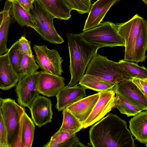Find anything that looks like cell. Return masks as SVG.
I'll list each match as a JSON object with an SVG mask.
<instances>
[{"mask_svg":"<svg viewBox=\"0 0 147 147\" xmlns=\"http://www.w3.org/2000/svg\"><path fill=\"white\" fill-rule=\"evenodd\" d=\"M127 123L116 115L110 113L90 128L89 138L94 147H135Z\"/></svg>","mask_w":147,"mask_h":147,"instance_id":"6da1fadb","label":"cell"},{"mask_svg":"<svg viewBox=\"0 0 147 147\" xmlns=\"http://www.w3.org/2000/svg\"><path fill=\"white\" fill-rule=\"evenodd\" d=\"M70 57L69 71L71 80L67 86L78 84L92 59L101 46L90 42L81 33L66 34Z\"/></svg>","mask_w":147,"mask_h":147,"instance_id":"7a4b0ae2","label":"cell"},{"mask_svg":"<svg viewBox=\"0 0 147 147\" xmlns=\"http://www.w3.org/2000/svg\"><path fill=\"white\" fill-rule=\"evenodd\" d=\"M23 107L11 98H0V113L6 127L9 147H23L21 134Z\"/></svg>","mask_w":147,"mask_h":147,"instance_id":"3957f363","label":"cell"},{"mask_svg":"<svg viewBox=\"0 0 147 147\" xmlns=\"http://www.w3.org/2000/svg\"><path fill=\"white\" fill-rule=\"evenodd\" d=\"M85 74L115 85L131 78L119 62L110 60L98 53L88 64Z\"/></svg>","mask_w":147,"mask_h":147,"instance_id":"277c9868","label":"cell"},{"mask_svg":"<svg viewBox=\"0 0 147 147\" xmlns=\"http://www.w3.org/2000/svg\"><path fill=\"white\" fill-rule=\"evenodd\" d=\"M81 34L88 42L102 47L125 46V40L119 33L116 25L111 22L100 23Z\"/></svg>","mask_w":147,"mask_h":147,"instance_id":"5b68a950","label":"cell"},{"mask_svg":"<svg viewBox=\"0 0 147 147\" xmlns=\"http://www.w3.org/2000/svg\"><path fill=\"white\" fill-rule=\"evenodd\" d=\"M34 8L30 12L36 23V31L44 40L51 43L61 44L64 40L57 32L53 20L55 17L35 0Z\"/></svg>","mask_w":147,"mask_h":147,"instance_id":"8992f818","label":"cell"},{"mask_svg":"<svg viewBox=\"0 0 147 147\" xmlns=\"http://www.w3.org/2000/svg\"><path fill=\"white\" fill-rule=\"evenodd\" d=\"M33 49L35 54V60L42 71L61 76L63 72L62 57L55 49H49L47 46L34 45Z\"/></svg>","mask_w":147,"mask_h":147,"instance_id":"52a82bcc","label":"cell"},{"mask_svg":"<svg viewBox=\"0 0 147 147\" xmlns=\"http://www.w3.org/2000/svg\"><path fill=\"white\" fill-rule=\"evenodd\" d=\"M144 20L137 14L127 21L116 25L119 33L125 41L124 60L132 62L134 44Z\"/></svg>","mask_w":147,"mask_h":147,"instance_id":"ba28073f","label":"cell"},{"mask_svg":"<svg viewBox=\"0 0 147 147\" xmlns=\"http://www.w3.org/2000/svg\"><path fill=\"white\" fill-rule=\"evenodd\" d=\"M38 72L20 79L16 86L18 102L22 107L29 108L40 94L37 87Z\"/></svg>","mask_w":147,"mask_h":147,"instance_id":"9c48e42d","label":"cell"},{"mask_svg":"<svg viewBox=\"0 0 147 147\" xmlns=\"http://www.w3.org/2000/svg\"><path fill=\"white\" fill-rule=\"evenodd\" d=\"M99 97L92 112L85 122L84 128L94 124L102 119L113 108L116 103V93L113 91L99 92Z\"/></svg>","mask_w":147,"mask_h":147,"instance_id":"30bf717a","label":"cell"},{"mask_svg":"<svg viewBox=\"0 0 147 147\" xmlns=\"http://www.w3.org/2000/svg\"><path fill=\"white\" fill-rule=\"evenodd\" d=\"M65 86V78L61 76L38 72L37 87L40 94L48 97L56 96Z\"/></svg>","mask_w":147,"mask_h":147,"instance_id":"8fae6325","label":"cell"},{"mask_svg":"<svg viewBox=\"0 0 147 147\" xmlns=\"http://www.w3.org/2000/svg\"><path fill=\"white\" fill-rule=\"evenodd\" d=\"M51 100L47 97L38 95L29 108L35 124L40 127L52 121L53 113Z\"/></svg>","mask_w":147,"mask_h":147,"instance_id":"7c38bea8","label":"cell"},{"mask_svg":"<svg viewBox=\"0 0 147 147\" xmlns=\"http://www.w3.org/2000/svg\"><path fill=\"white\" fill-rule=\"evenodd\" d=\"M115 92L143 110H147V100L144 95L130 78L118 84Z\"/></svg>","mask_w":147,"mask_h":147,"instance_id":"4fadbf2b","label":"cell"},{"mask_svg":"<svg viewBox=\"0 0 147 147\" xmlns=\"http://www.w3.org/2000/svg\"><path fill=\"white\" fill-rule=\"evenodd\" d=\"M121 0H98L91 5L83 31L93 28L102 21L106 14L113 5Z\"/></svg>","mask_w":147,"mask_h":147,"instance_id":"5bb4252c","label":"cell"},{"mask_svg":"<svg viewBox=\"0 0 147 147\" xmlns=\"http://www.w3.org/2000/svg\"><path fill=\"white\" fill-rule=\"evenodd\" d=\"M77 84L64 87L56 96L57 102L55 107L59 111L87 96L85 88Z\"/></svg>","mask_w":147,"mask_h":147,"instance_id":"9a60e30c","label":"cell"},{"mask_svg":"<svg viewBox=\"0 0 147 147\" xmlns=\"http://www.w3.org/2000/svg\"><path fill=\"white\" fill-rule=\"evenodd\" d=\"M98 93L85 97L67 106L71 112L83 125L92 112L99 97Z\"/></svg>","mask_w":147,"mask_h":147,"instance_id":"2e32d148","label":"cell"},{"mask_svg":"<svg viewBox=\"0 0 147 147\" xmlns=\"http://www.w3.org/2000/svg\"><path fill=\"white\" fill-rule=\"evenodd\" d=\"M20 80L12 67L7 52L0 55V88L8 90L16 86Z\"/></svg>","mask_w":147,"mask_h":147,"instance_id":"e0dca14e","label":"cell"},{"mask_svg":"<svg viewBox=\"0 0 147 147\" xmlns=\"http://www.w3.org/2000/svg\"><path fill=\"white\" fill-rule=\"evenodd\" d=\"M55 18L68 20L72 10L63 0H35Z\"/></svg>","mask_w":147,"mask_h":147,"instance_id":"ac0fdd59","label":"cell"},{"mask_svg":"<svg viewBox=\"0 0 147 147\" xmlns=\"http://www.w3.org/2000/svg\"><path fill=\"white\" fill-rule=\"evenodd\" d=\"M132 135L140 142L147 143V110L141 112L129 121Z\"/></svg>","mask_w":147,"mask_h":147,"instance_id":"d6986e66","label":"cell"},{"mask_svg":"<svg viewBox=\"0 0 147 147\" xmlns=\"http://www.w3.org/2000/svg\"><path fill=\"white\" fill-rule=\"evenodd\" d=\"M147 50V20H144L136 41L132 54V62L145 61Z\"/></svg>","mask_w":147,"mask_h":147,"instance_id":"ffe728a7","label":"cell"},{"mask_svg":"<svg viewBox=\"0 0 147 147\" xmlns=\"http://www.w3.org/2000/svg\"><path fill=\"white\" fill-rule=\"evenodd\" d=\"M11 15L13 18L22 27H30L36 30V22L30 11L22 7L16 1L12 2Z\"/></svg>","mask_w":147,"mask_h":147,"instance_id":"44dd1931","label":"cell"},{"mask_svg":"<svg viewBox=\"0 0 147 147\" xmlns=\"http://www.w3.org/2000/svg\"><path fill=\"white\" fill-rule=\"evenodd\" d=\"M78 84L86 89H89L98 92L113 91L115 92L117 85L102 80L94 76L85 74Z\"/></svg>","mask_w":147,"mask_h":147,"instance_id":"7402d4cb","label":"cell"},{"mask_svg":"<svg viewBox=\"0 0 147 147\" xmlns=\"http://www.w3.org/2000/svg\"><path fill=\"white\" fill-rule=\"evenodd\" d=\"M35 125L33 121L25 111L23 116L21 140L23 147H31L34 140Z\"/></svg>","mask_w":147,"mask_h":147,"instance_id":"603a6c76","label":"cell"},{"mask_svg":"<svg viewBox=\"0 0 147 147\" xmlns=\"http://www.w3.org/2000/svg\"><path fill=\"white\" fill-rule=\"evenodd\" d=\"M115 108L121 113L126 115L127 117L134 116L143 110L128 101L118 93H116Z\"/></svg>","mask_w":147,"mask_h":147,"instance_id":"cb8c5ba5","label":"cell"},{"mask_svg":"<svg viewBox=\"0 0 147 147\" xmlns=\"http://www.w3.org/2000/svg\"><path fill=\"white\" fill-rule=\"evenodd\" d=\"M122 68L131 78H147V69L144 66H140L134 62L120 60L119 62Z\"/></svg>","mask_w":147,"mask_h":147,"instance_id":"d4e9b609","label":"cell"},{"mask_svg":"<svg viewBox=\"0 0 147 147\" xmlns=\"http://www.w3.org/2000/svg\"><path fill=\"white\" fill-rule=\"evenodd\" d=\"M36 62L34 56L23 55L19 75L20 79L38 72L40 67Z\"/></svg>","mask_w":147,"mask_h":147,"instance_id":"484cf974","label":"cell"},{"mask_svg":"<svg viewBox=\"0 0 147 147\" xmlns=\"http://www.w3.org/2000/svg\"><path fill=\"white\" fill-rule=\"evenodd\" d=\"M63 118L60 128L75 131L77 132L84 128L83 125L66 108L63 110Z\"/></svg>","mask_w":147,"mask_h":147,"instance_id":"4316f807","label":"cell"},{"mask_svg":"<svg viewBox=\"0 0 147 147\" xmlns=\"http://www.w3.org/2000/svg\"><path fill=\"white\" fill-rule=\"evenodd\" d=\"M10 61L13 69L19 75L21 64L23 54L18 40L14 42L7 52Z\"/></svg>","mask_w":147,"mask_h":147,"instance_id":"83f0119b","label":"cell"},{"mask_svg":"<svg viewBox=\"0 0 147 147\" xmlns=\"http://www.w3.org/2000/svg\"><path fill=\"white\" fill-rule=\"evenodd\" d=\"M77 133L74 130L60 128L51 137L50 141L43 146L56 147L57 145L67 140Z\"/></svg>","mask_w":147,"mask_h":147,"instance_id":"f1b7e54d","label":"cell"},{"mask_svg":"<svg viewBox=\"0 0 147 147\" xmlns=\"http://www.w3.org/2000/svg\"><path fill=\"white\" fill-rule=\"evenodd\" d=\"M12 18L10 16L0 26V55L7 53L8 35L10 25L12 23Z\"/></svg>","mask_w":147,"mask_h":147,"instance_id":"f546056e","label":"cell"},{"mask_svg":"<svg viewBox=\"0 0 147 147\" xmlns=\"http://www.w3.org/2000/svg\"><path fill=\"white\" fill-rule=\"evenodd\" d=\"M72 10L83 14L89 12L91 5V0H63Z\"/></svg>","mask_w":147,"mask_h":147,"instance_id":"4dcf8cb0","label":"cell"},{"mask_svg":"<svg viewBox=\"0 0 147 147\" xmlns=\"http://www.w3.org/2000/svg\"><path fill=\"white\" fill-rule=\"evenodd\" d=\"M0 147H9L7 132L3 118L0 113Z\"/></svg>","mask_w":147,"mask_h":147,"instance_id":"1f68e13d","label":"cell"},{"mask_svg":"<svg viewBox=\"0 0 147 147\" xmlns=\"http://www.w3.org/2000/svg\"><path fill=\"white\" fill-rule=\"evenodd\" d=\"M21 51L24 55L30 57L34 56L31 50L30 42L24 36H22L18 40Z\"/></svg>","mask_w":147,"mask_h":147,"instance_id":"d6a6232c","label":"cell"},{"mask_svg":"<svg viewBox=\"0 0 147 147\" xmlns=\"http://www.w3.org/2000/svg\"><path fill=\"white\" fill-rule=\"evenodd\" d=\"M81 142L75 134L66 141L58 145L56 147H87Z\"/></svg>","mask_w":147,"mask_h":147,"instance_id":"836d02e7","label":"cell"},{"mask_svg":"<svg viewBox=\"0 0 147 147\" xmlns=\"http://www.w3.org/2000/svg\"><path fill=\"white\" fill-rule=\"evenodd\" d=\"M130 79L141 90L147 100V78H131Z\"/></svg>","mask_w":147,"mask_h":147,"instance_id":"e575fe53","label":"cell"},{"mask_svg":"<svg viewBox=\"0 0 147 147\" xmlns=\"http://www.w3.org/2000/svg\"><path fill=\"white\" fill-rule=\"evenodd\" d=\"M12 2L7 1H5L3 10L0 13V24L5 21L10 16V11L12 7Z\"/></svg>","mask_w":147,"mask_h":147,"instance_id":"d590c367","label":"cell"},{"mask_svg":"<svg viewBox=\"0 0 147 147\" xmlns=\"http://www.w3.org/2000/svg\"><path fill=\"white\" fill-rule=\"evenodd\" d=\"M24 8L30 11L34 7L33 3L30 0H16Z\"/></svg>","mask_w":147,"mask_h":147,"instance_id":"8d00e7d4","label":"cell"},{"mask_svg":"<svg viewBox=\"0 0 147 147\" xmlns=\"http://www.w3.org/2000/svg\"><path fill=\"white\" fill-rule=\"evenodd\" d=\"M144 3L147 5V0H142Z\"/></svg>","mask_w":147,"mask_h":147,"instance_id":"74e56055","label":"cell"},{"mask_svg":"<svg viewBox=\"0 0 147 147\" xmlns=\"http://www.w3.org/2000/svg\"><path fill=\"white\" fill-rule=\"evenodd\" d=\"M6 0L8 1L12 2L13 1H16V0Z\"/></svg>","mask_w":147,"mask_h":147,"instance_id":"f35d334b","label":"cell"},{"mask_svg":"<svg viewBox=\"0 0 147 147\" xmlns=\"http://www.w3.org/2000/svg\"><path fill=\"white\" fill-rule=\"evenodd\" d=\"M30 0L33 3L34 2V1H35V0Z\"/></svg>","mask_w":147,"mask_h":147,"instance_id":"ab89813d","label":"cell"},{"mask_svg":"<svg viewBox=\"0 0 147 147\" xmlns=\"http://www.w3.org/2000/svg\"><path fill=\"white\" fill-rule=\"evenodd\" d=\"M146 146L147 147V143L146 144Z\"/></svg>","mask_w":147,"mask_h":147,"instance_id":"60d3db41","label":"cell"}]
</instances>
